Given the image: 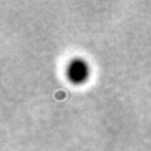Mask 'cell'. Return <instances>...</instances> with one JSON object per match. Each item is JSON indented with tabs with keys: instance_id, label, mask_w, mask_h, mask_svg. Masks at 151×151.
I'll use <instances>...</instances> for the list:
<instances>
[{
	"instance_id": "1",
	"label": "cell",
	"mask_w": 151,
	"mask_h": 151,
	"mask_svg": "<svg viewBox=\"0 0 151 151\" xmlns=\"http://www.w3.org/2000/svg\"><path fill=\"white\" fill-rule=\"evenodd\" d=\"M68 75L70 81L82 82L87 76V65L81 60H75L70 62L68 66Z\"/></svg>"
}]
</instances>
